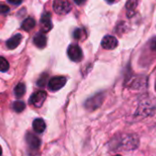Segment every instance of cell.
Segmentation results:
<instances>
[{"label":"cell","mask_w":156,"mask_h":156,"mask_svg":"<svg viewBox=\"0 0 156 156\" xmlns=\"http://www.w3.org/2000/svg\"><path fill=\"white\" fill-rule=\"evenodd\" d=\"M87 37V33H86V30L84 29H76L74 31H73V38L75 40H84L86 39Z\"/></svg>","instance_id":"e0dca14e"},{"label":"cell","mask_w":156,"mask_h":156,"mask_svg":"<svg viewBox=\"0 0 156 156\" xmlns=\"http://www.w3.org/2000/svg\"><path fill=\"white\" fill-rule=\"evenodd\" d=\"M138 6V0H128V2L126 3V11H127V16L129 18H131Z\"/></svg>","instance_id":"7c38bea8"},{"label":"cell","mask_w":156,"mask_h":156,"mask_svg":"<svg viewBox=\"0 0 156 156\" xmlns=\"http://www.w3.org/2000/svg\"><path fill=\"white\" fill-rule=\"evenodd\" d=\"M36 25L35 20H33L32 18H28L26 19L21 25V28L25 30V31H30Z\"/></svg>","instance_id":"9a60e30c"},{"label":"cell","mask_w":156,"mask_h":156,"mask_svg":"<svg viewBox=\"0 0 156 156\" xmlns=\"http://www.w3.org/2000/svg\"><path fill=\"white\" fill-rule=\"evenodd\" d=\"M151 50L156 51V38H153L151 41Z\"/></svg>","instance_id":"7402d4cb"},{"label":"cell","mask_w":156,"mask_h":156,"mask_svg":"<svg viewBox=\"0 0 156 156\" xmlns=\"http://www.w3.org/2000/svg\"><path fill=\"white\" fill-rule=\"evenodd\" d=\"M119 146L126 150H132L138 146L139 140L135 135H124L120 138Z\"/></svg>","instance_id":"6da1fadb"},{"label":"cell","mask_w":156,"mask_h":156,"mask_svg":"<svg viewBox=\"0 0 156 156\" xmlns=\"http://www.w3.org/2000/svg\"><path fill=\"white\" fill-rule=\"evenodd\" d=\"M32 127L37 133H42L46 129V124L42 119H36L32 123Z\"/></svg>","instance_id":"5bb4252c"},{"label":"cell","mask_w":156,"mask_h":156,"mask_svg":"<svg viewBox=\"0 0 156 156\" xmlns=\"http://www.w3.org/2000/svg\"><path fill=\"white\" fill-rule=\"evenodd\" d=\"M53 10L58 15H65L71 10V4L68 0H54Z\"/></svg>","instance_id":"7a4b0ae2"},{"label":"cell","mask_w":156,"mask_h":156,"mask_svg":"<svg viewBox=\"0 0 156 156\" xmlns=\"http://www.w3.org/2000/svg\"><path fill=\"white\" fill-rule=\"evenodd\" d=\"M9 69V62L4 58L0 56V72H7Z\"/></svg>","instance_id":"d6986e66"},{"label":"cell","mask_w":156,"mask_h":156,"mask_svg":"<svg viewBox=\"0 0 156 156\" xmlns=\"http://www.w3.org/2000/svg\"><path fill=\"white\" fill-rule=\"evenodd\" d=\"M51 28H52V23L51 20V14L44 13L41 19V29L43 32H48L51 30Z\"/></svg>","instance_id":"ba28073f"},{"label":"cell","mask_w":156,"mask_h":156,"mask_svg":"<svg viewBox=\"0 0 156 156\" xmlns=\"http://www.w3.org/2000/svg\"><path fill=\"white\" fill-rule=\"evenodd\" d=\"M9 11V8L6 5H0V14H6Z\"/></svg>","instance_id":"44dd1931"},{"label":"cell","mask_w":156,"mask_h":156,"mask_svg":"<svg viewBox=\"0 0 156 156\" xmlns=\"http://www.w3.org/2000/svg\"><path fill=\"white\" fill-rule=\"evenodd\" d=\"M106 1H108V3H113V2L115 1V0H106Z\"/></svg>","instance_id":"d4e9b609"},{"label":"cell","mask_w":156,"mask_h":156,"mask_svg":"<svg viewBox=\"0 0 156 156\" xmlns=\"http://www.w3.org/2000/svg\"><path fill=\"white\" fill-rule=\"evenodd\" d=\"M68 57L73 62H80L83 58V52L81 48L76 44H71L67 50Z\"/></svg>","instance_id":"3957f363"},{"label":"cell","mask_w":156,"mask_h":156,"mask_svg":"<svg viewBox=\"0 0 156 156\" xmlns=\"http://www.w3.org/2000/svg\"><path fill=\"white\" fill-rule=\"evenodd\" d=\"M103 101V97L101 95H98V96H95L94 98L88 99L86 103V108L87 109H90V110H94L96 108H98L101 103Z\"/></svg>","instance_id":"9c48e42d"},{"label":"cell","mask_w":156,"mask_h":156,"mask_svg":"<svg viewBox=\"0 0 156 156\" xmlns=\"http://www.w3.org/2000/svg\"><path fill=\"white\" fill-rule=\"evenodd\" d=\"M66 84V78L63 76L52 77L48 83V87L51 91H57L64 87Z\"/></svg>","instance_id":"277c9868"},{"label":"cell","mask_w":156,"mask_h":156,"mask_svg":"<svg viewBox=\"0 0 156 156\" xmlns=\"http://www.w3.org/2000/svg\"><path fill=\"white\" fill-rule=\"evenodd\" d=\"M8 1L13 5H20L22 3V0H8Z\"/></svg>","instance_id":"603a6c76"},{"label":"cell","mask_w":156,"mask_h":156,"mask_svg":"<svg viewBox=\"0 0 156 156\" xmlns=\"http://www.w3.org/2000/svg\"><path fill=\"white\" fill-rule=\"evenodd\" d=\"M155 88H156V86H155Z\"/></svg>","instance_id":"4316f807"},{"label":"cell","mask_w":156,"mask_h":156,"mask_svg":"<svg viewBox=\"0 0 156 156\" xmlns=\"http://www.w3.org/2000/svg\"><path fill=\"white\" fill-rule=\"evenodd\" d=\"M26 92V87L23 83H20L14 89V94L17 98H21Z\"/></svg>","instance_id":"2e32d148"},{"label":"cell","mask_w":156,"mask_h":156,"mask_svg":"<svg viewBox=\"0 0 156 156\" xmlns=\"http://www.w3.org/2000/svg\"><path fill=\"white\" fill-rule=\"evenodd\" d=\"M1 154H2V147L0 146V156H1Z\"/></svg>","instance_id":"484cf974"},{"label":"cell","mask_w":156,"mask_h":156,"mask_svg":"<svg viewBox=\"0 0 156 156\" xmlns=\"http://www.w3.org/2000/svg\"><path fill=\"white\" fill-rule=\"evenodd\" d=\"M26 140L27 143L29 144L30 148L32 150H38L41 146V140L34 134L32 133H28L26 136Z\"/></svg>","instance_id":"30bf717a"},{"label":"cell","mask_w":156,"mask_h":156,"mask_svg":"<svg viewBox=\"0 0 156 156\" xmlns=\"http://www.w3.org/2000/svg\"><path fill=\"white\" fill-rule=\"evenodd\" d=\"M154 112V107L151 105V103L149 100H146L144 102H141L139 106V108L137 110V115L140 114L142 116H149Z\"/></svg>","instance_id":"8992f818"},{"label":"cell","mask_w":156,"mask_h":156,"mask_svg":"<svg viewBox=\"0 0 156 156\" xmlns=\"http://www.w3.org/2000/svg\"><path fill=\"white\" fill-rule=\"evenodd\" d=\"M47 79H48V74L43 73V74L41 76L40 79L38 80L37 85H38L39 87H44V86H45V84H46V82H47Z\"/></svg>","instance_id":"ffe728a7"},{"label":"cell","mask_w":156,"mask_h":156,"mask_svg":"<svg viewBox=\"0 0 156 156\" xmlns=\"http://www.w3.org/2000/svg\"><path fill=\"white\" fill-rule=\"evenodd\" d=\"M119 42L118 40L111 36V35H107L103 38L102 41H101V45L104 49L106 50H113L118 46Z\"/></svg>","instance_id":"52a82bcc"},{"label":"cell","mask_w":156,"mask_h":156,"mask_svg":"<svg viewBox=\"0 0 156 156\" xmlns=\"http://www.w3.org/2000/svg\"><path fill=\"white\" fill-rule=\"evenodd\" d=\"M12 108H13V109H14L16 112L20 113V112H21V111H23V110L25 109L26 105H25V103L22 102V101H15V102L13 103Z\"/></svg>","instance_id":"ac0fdd59"},{"label":"cell","mask_w":156,"mask_h":156,"mask_svg":"<svg viewBox=\"0 0 156 156\" xmlns=\"http://www.w3.org/2000/svg\"><path fill=\"white\" fill-rule=\"evenodd\" d=\"M117 156H119V155H117Z\"/></svg>","instance_id":"83f0119b"},{"label":"cell","mask_w":156,"mask_h":156,"mask_svg":"<svg viewBox=\"0 0 156 156\" xmlns=\"http://www.w3.org/2000/svg\"><path fill=\"white\" fill-rule=\"evenodd\" d=\"M21 40H22V36L20 34H16L14 35L12 38H10L8 41H7V46L9 49L10 50H13L15 48H17L20 43L21 42Z\"/></svg>","instance_id":"4fadbf2b"},{"label":"cell","mask_w":156,"mask_h":156,"mask_svg":"<svg viewBox=\"0 0 156 156\" xmlns=\"http://www.w3.org/2000/svg\"><path fill=\"white\" fill-rule=\"evenodd\" d=\"M47 98V94L45 91H37L31 95L30 98V103L36 108H41Z\"/></svg>","instance_id":"5b68a950"},{"label":"cell","mask_w":156,"mask_h":156,"mask_svg":"<svg viewBox=\"0 0 156 156\" xmlns=\"http://www.w3.org/2000/svg\"><path fill=\"white\" fill-rule=\"evenodd\" d=\"M33 42L34 44L38 47V48H44L46 46V43H47V38L45 37L44 34L42 33H37L35 36H34V39H33Z\"/></svg>","instance_id":"8fae6325"},{"label":"cell","mask_w":156,"mask_h":156,"mask_svg":"<svg viewBox=\"0 0 156 156\" xmlns=\"http://www.w3.org/2000/svg\"><path fill=\"white\" fill-rule=\"evenodd\" d=\"M73 1H74V3H76L77 5H82V4L85 3L86 0H73Z\"/></svg>","instance_id":"cb8c5ba5"}]
</instances>
